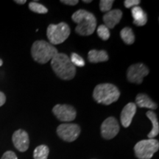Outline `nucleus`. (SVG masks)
<instances>
[{
  "label": "nucleus",
  "instance_id": "obj_25",
  "mask_svg": "<svg viewBox=\"0 0 159 159\" xmlns=\"http://www.w3.org/2000/svg\"><path fill=\"white\" fill-rule=\"evenodd\" d=\"M1 159H18L16 155L13 151H7L3 154Z\"/></svg>",
  "mask_w": 159,
  "mask_h": 159
},
{
  "label": "nucleus",
  "instance_id": "obj_10",
  "mask_svg": "<svg viewBox=\"0 0 159 159\" xmlns=\"http://www.w3.org/2000/svg\"><path fill=\"white\" fill-rule=\"evenodd\" d=\"M119 125L118 121L114 116L107 118L101 125V135L105 139H114L119 132Z\"/></svg>",
  "mask_w": 159,
  "mask_h": 159
},
{
  "label": "nucleus",
  "instance_id": "obj_23",
  "mask_svg": "<svg viewBox=\"0 0 159 159\" xmlns=\"http://www.w3.org/2000/svg\"><path fill=\"white\" fill-rule=\"evenodd\" d=\"M114 2V1H113V0H101L99 2L100 11L102 12H105V13L110 11Z\"/></svg>",
  "mask_w": 159,
  "mask_h": 159
},
{
  "label": "nucleus",
  "instance_id": "obj_12",
  "mask_svg": "<svg viewBox=\"0 0 159 159\" xmlns=\"http://www.w3.org/2000/svg\"><path fill=\"white\" fill-rule=\"evenodd\" d=\"M136 105L134 102H129L124 107L121 112V123L124 128H128L132 122L133 119L136 113Z\"/></svg>",
  "mask_w": 159,
  "mask_h": 159
},
{
  "label": "nucleus",
  "instance_id": "obj_7",
  "mask_svg": "<svg viewBox=\"0 0 159 159\" xmlns=\"http://www.w3.org/2000/svg\"><path fill=\"white\" fill-rule=\"evenodd\" d=\"M80 127L77 124L64 123L60 125L57 128V134L60 138L67 142H72L80 134Z\"/></svg>",
  "mask_w": 159,
  "mask_h": 159
},
{
  "label": "nucleus",
  "instance_id": "obj_27",
  "mask_svg": "<svg viewBox=\"0 0 159 159\" xmlns=\"http://www.w3.org/2000/svg\"><path fill=\"white\" fill-rule=\"evenodd\" d=\"M6 102V97L5 94L2 91H0V107L2 106Z\"/></svg>",
  "mask_w": 159,
  "mask_h": 159
},
{
  "label": "nucleus",
  "instance_id": "obj_28",
  "mask_svg": "<svg viewBox=\"0 0 159 159\" xmlns=\"http://www.w3.org/2000/svg\"><path fill=\"white\" fill-rule=\"evenodd\" d=\"M15 2L19 4V5H24L26 3V0H16Z\"/></svg>",
  "mask_w": 159,
  "mask_h": 159
},
{
  "label": "nucleus",
  "instance_id": "obj_22",
  "mask_svg": "<svg viewBox=\"0 0 159 159\" xmlns=\"http://www.w3.org/2000/svg\"><path fill=\"white\" fill-rule=\"evenodd\" d=\"M70 58L71 62L73 63V65L75 66H79V67H83L85 66V61L83 58L81 56H80L79 55H77V53L72 52L71 54Z\"/></svg>",
  "mask_w": 159,
  "mask_h": 159
},
{
  "label": "nucleus",
  "instance_id": "obj_15",
  "mask_svg": "<svg viewBox=\"0 0 159 159\" xmlns=\"http://www.w3.org/2000/svg\"><path fill=\"white\" fill-rule=\"evenodd\" d=\"M136 106L138 105L139 108H147L152 110H156L158 108V105L154 102L150 97L146 94H139L136 97Z\"/></svg>",
  "mask_w": 159,
  "mask_h": 159
},
{
  "label": "nucleus",
  "instance_id": "obj_17",
  "mask_svg": "<svg viewBox=\"0 0 159 159\" xmlns=\"http://www.w3.org/2000/svg\"><path fill=\"white\" fill-rule=\"evenodd\" d=\"M147 116L150 119V122H152V128L149 134L148 135V137L149 139H154L159 134V124L158 121V117L155 112L152 111H149L146 113Z\"/></svg>",
  "mask_w": 159,
  "mask_h": 159
},
{
  "label": "nucleus",
  "instance_id": "obj_29",
  "mask_svg": "<svg viewBox=\"0 0 159 159\" xmlns=\"http://www.w3.org/2000/svg\"><path fill=\"white\" fill-rule=\"evenodd\" d=\"M83 2L84 3H91L92 1H91V0H83Z\"/></svg>",
  "mask_w": 159,
  "mask_h": 159
},
{
  "label": "nucleus",
  "instance_id": "obj_18",
  "mask_svg": "<svg viewBox=\"0 0 159 159\" xmlns=\"http://www.w3.org/2000/svg\"><path fill=\"white\" fill-rule=\"evenodd\" d=\"M121 39L128 45H131L135 41V35L133 30L129 27L123 28L120 32Z\"/></svg>",
  "mask_w": 159,
  "mask_h": 159
},
{
  "label": "nucleus",
  "instance_id": "obj_24",
  "mask_svg": "<svg viewBox=\"0 0 159 159\" xmlns=\"http://www.w3.org/2000/svg\"><path fill=\"white\" fill-rule=\"evenodd\" d=\"M140 3V0H125L124 2L125 7L127 8H133V7L139 6Z\"/></svg>",
  "mask_w": 159,
  "mask_h": 159
},
{
  "label": "nucleus",
  "instance_id": "obj_6",
  "mask_svg": "<svg viewBox=\"0 0 159 159\" xmlns=\"http://www.w3.org/2000/svg\"><path fill=\"white\" fill-rule=\"evenodd\" d=\"M159 149V142L154 139L142 140L134 147V152L139 159H151Z\"/></svg>",
  "mask_w": 159,
  "mask_h": 159
},
{
  "label": "nucleus",
  "instance_id": "obj_4",
  "mask_svg": "<svg viewBox=\"0 0 159 159\" xmlns=\"http://www.w3.org/2000/svg\"><path fill=\"white\" fill-rule=\"evenodd\" d=\"M58 53L55 46L46 41L40 40L33 43L31 48V55L35 61L44 64L54 57Z\"/></svg>",
  "mask_w": 159,
  "mask_h": 159
},
{
  "label": "nucleus",
  "instance_id": "obj_11",
  "mask_svg": "<svg viewBox=\"0 0 159 159\" xmlns=\"http://www.w3.org/2000/svg\"><path fill=\"white\" fill-rule=\"evenodd\" d=\"M13 145L20 152H25L28 150L30 139L28 134L26 131L19 129L13 133L12 136Z\"/></svg>",
  "mask_w": 159,
  "mask_h": 159
},
{
  "label": "nucleus",
  "instance_id": "obj_9",
  "mask_svg": "<svg viewBox=\"0 0 159 159\" xmlns=\"http://www.w3.org/2000/svg\"><path fill=\"white\" fill-rule=\"evenodd\" d=\"M52 112L57 119L61 122H71L76 118L77 111L74 107L66 104H57L55 105Z\"/></svg>",
  "mask_w": 159,
  "mask_h": 159
},
{
  "label": "nucleus",
  "instance_id": "obj_2",
  "mask_svg": "<svg viewBox=\"0 0 159 159\" xmlns=\"http://www.w3.org/2000/svg\"><path fill=\"white\" fill-rule=\"evenodd\" d=\"M51 66L55 75L63 80H72L76 74V68L64 53H57L51 60Z\"/></svg>",
  "mask_w": 159,
  "mask_h": 159
},
{
  "label": "nucleus",
  "instance_id": "obj_5",
  "mask_svg": "<svg viewBox=\"0 0 159 159\" xmlns=\"http://www.w3.org/2000/svg\"><path fill=\"white\" fill-rule=\"evenodd\" d=\"M70 33L69 26L66 22H61L58 25H49L47 27V35L49 43L54 46L64 42L69 38Z\"/></svg>",
  "mask_w": 159,
  "mask_h": 159
},
{
  "label": "nucleus",
  "instance_id": "obj_20",
  "mask_svg": "<svg viewBox=\"0 0 159 159\" xmlns=\"http://www.w3.org/2000/svg\"><path fill=\"white\" fill-rule=\"evenodd\" d=\"M29 8L31 11L34 13H40V14H44L48 12V9L41 4L38 3L36 2H31L29 4Z\"/></svg>",
  "mask_w": 159,
  "mask_h": 159
},
{
  "label": "nucleus",
  "instance_id": "obj_8",
  "mask_svg": "<svg viewBox=\"0 0 159 159\" xmlns=\"http://www.w3.org/2000/svg\"><path fill=\"white\" fill-rule=\"evenodd\" d=\"M149 69L144 63H138L131 65L127 71V79L130 83L141 84L144 77L149 74Z\"/></svg>",
  "mask_w": 159,
  "mask_h": 159
},
{
  "label": "nucleus",
  "instance_id": "obj_13",
  "mask_svg": "<svg viewBox=\"0 0 159 159\" xmlns=\"http://www.w3.org/2000/svg\"><path fill=\"white\" fill-rule=\"evenodd\" d=\"M122 17V12L119 9L111 10L103 16V21L108 29H113L120 22Z\"/></svg>",
  "mask_w": 159,
  "mask_h": 159
},
{
  "label": "nucleus",
  "instance_id": "obj_16",
  "mask_svg": "<svg viewBox=\"0 0 159 159\" xmlns=\"http://www.w3.org/2000/svg\"><path fill=\"white\" fill-rule=\"evenodd\" d=\"M88 59L91 63H100L105 62L108 61L109 56L105 50H97V49H91L89 52Z\"/></svg>",
  "mask_w": 159,
  "mask_h": 159
},
{
  "label": "nucleus",
  "instance_id": "obj_1",
  "mask_svg": "<svg viewBox=\"0 0 159 159\" xmlns=\"http://www.w3.org/2000/svg\"><path fill=\"white\" fill-rule=\"evenodd\" d=\"M71 19L77 26L75 32L78 35L87 36L92 35L97 27V19L90 12L83 9H80L71 16Z\"/></svg>",
  "mask_w": 159,
  "mask_h": 159
},
{
  "label": "nucleus",
  "instance_id": "obj_21",
  "mask_svg": "<svg viewBox=\"0 0 159 159\" xmlns=\"http://www.w3.org/2000/svg\"><path fill=\"white\" fill-rule=\"evenodd\" d=\"M97 35L103 41H107L110 38V30L105 25H101L97 27Z\"/></svg>",
  "mask_w": 159,
  "mask_h": 159
},
{
  "label": "nucleus",
  "instance_id": "obj_19",
  "mask_svg": "<svg viewBox=\"0 0 159 159\" xmlns=\"http://www.w3.org/2000/svg\"><path fill=\"white\" fill-rule=\"evenodd\" d=\"M49 153V149L47 145L42 144L38 146L33 152L34 159H47Z\"/></svg>",
  "mask_w": 159,
  "mask_h": 159
},
{
  "label": "nucleus",
  "instance_id": "obj_14",
  "mask_svg": "<svg viewBox=\"0 0 159 159\" xmlns=\"http://www.w3.org/2000/svg\"><path fill=\"white\" fill-rule=\"evenodd\" d=\"M134 24L139 27H142L148 22V16L142 7L139 6L133 7L131 9Z\"/></svg>",
  "mask_w": 159,
  "mask_h": 159
},
{
  "label": "nucleus",
  "instance_id": "obj_30",
  "mask_svg": "<svg viewBox=\"0 0 159 159\" xmlns=\"http://www.w3.org/2000/svg\"><path fill=\"white\" fill-rule=\"evenodd\" d=\"M2 65H3V61L1 58H0V66H2Z\"/></svg>",
  "mask_w": 159,
  "mask_h": 159
},
{
  "label": "nucleus",
  "instance_id": "obj_26",
  "mask_svg": "<svg viewBox=\"0 0 159 159\" xmlns=\"http://www.w3.org/2000/svg\"><path fill=\"white\" fill-rule=\"evenodd\" d=\"M61 2H62L67 5L73 6V5H76L79 2L77 1V0H61Z\"/></svg>",
  "mask_w": 159,
  "mask_h": 159
},
{
  "label": "nucleus",
  "instance_id": "obj_3",
  "mask_svg": "<svg viewBox=\"0 0 159 159\" xmlns=\"http://www.w3.org/2000/svg\"><path fill=\"white\" fill-rule=\"evenodd\" d=\"M120 97V91L116 85L111 83L97 85L94 89L93 97L97 103L109 105L116 102Z\"/></svg>",
  "mask_w": 159,
  "mask_h": 159
}]
</instances>
